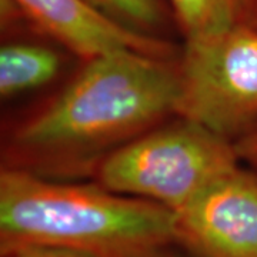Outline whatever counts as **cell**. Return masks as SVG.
Wrapping results in <instances>:
<instances>
[{"mask_svg":"<svg viewBox=\"0 0 257 257\" xmlns=\"http://www.w3.org/2000/svg\"><path fill=\"white\" fill-rule=\"evenodd\" d=\"M35 28L82 62L120 50H136L175 59L165 39L143 36L121 28L84 0H13Z\"/></svg>","mask_w":257,"mask_h":257,"instance_id":"6","label":"cell"},{"mask_svg":"<svg viewBox=\"0 0 257 257\" xmlns=\"http://www.w3.org/2000/svg\"><path fill=\"white\" fill-rule=\"evenodd\" d=\"M241 165H244L257 176V124L244 136L234 142Z\"/></svg>","mask_w":257,"mask_h":257,"instance_id":"10","label":"cell"},{"mask_svg":"<svg viewBox=\"0 0 257 257\" xmlns=\"http://www.w3.org/2000/svg\"><path fill=\"white\" fill-rule=\"evenodd\" d=\"M64 67V57L55 47L10 40L0 47V96L9 100L36 92L53 83Z\"/></svg>","mask_w":257,"mask_h":257,"instance_id":"7","label":"cell"},{"mask_svg":"<svg viewBox=\"0 0 257 257\" xmlns=\"http://www.w3.org/2000/svg\"><path fill=\"white\" fill-rule=\"evenodd\" d=\"M184 40L209 36L236 23L237 0H170Z\"/></svg>","mask_w":257,"mask_h":257,"instance_id":"8","label":"cell"},{"mask_svg":"<svg viewBox=\"0 0 257 257\" xmlns=\"http://www.w3.org/2000/svg\"><path fill=\"white\" fill-rule=\"evenodd\" d=\"M177 116L237 142L257 124V30L234 23L184 40Z\"/></svg>","mask_w":257,"mask_h":257,"instance_id":"4","label":"cell"},{"mask_svg":"<svg viewBox=\"0 0 257 257\" xmlns=\"http://www.w3.org/2000/svg\"><path fill=\"white\" fill-rule=\"evenodd\" d=\"M84 2L121 28L143 36L157 37L156 33L165 22V10L162 0H84Z\"/></svg>","mask_w":257,"mask_h":257,"instance_id":"9","label":"cell"},{"mask_svg":"<svg viewBox=\"0 0 257 257\" xmlns=\"http://www.w3.org/2000/svg\"><path fill=\"white\" fill-rule=\"evenodd\" d=\"M173 216L176 246L192 257H257V176L241 163Z\"/></svg>","mask_w":257,"mask_h":257,"instance_id":"5","label":"cell"},{"mask_svg":"<svg viewBox=\"0 0 257 257\" xmlns=\"http://www.w3.org/2000/svg\"><path fill=\"white\" fill-rule=\"evenodd\" d=\"M2 257H92L80 251H74L69 248L47 247V246H29L12 250L8 253H2Z\"/></svg>","mask_w":257,"mask_h":257,"instance_id":"11","label":"cell"},{"mask_svg":"<svg viewBox=\"0 0 257 257\" xmlns=\"http://www.w3.org/2000/svg\"><path fill=\"white\" fill-rule=\"evenodd\" d=\"M177 60L120 50L83 62L2 140V167L52 180H92L120 147L177 116Z\"/></svg>","mask_w":257,"mask_h":257,"instance_id":"1","label":"cell"},{"mask_svg":"<svg viewBox=\"0 0 257 257\" xmlns=\"http://www.w3.org/2000/svg\"><path fill=\"white\" fill-rule=\"evenodd\" d=\"M236 23L257 30V0H237Z\"/></svg>","mask_w":257,"mask_h":257,"instance_id":"12","label":"cell"},{"mask_svg":"<svg viewBox=\"0 0 257 257\" xmlns=\"http://www.w3.org/2000/svg\"><path fill=\"white\" fill-rule=\"evenodd\" d=\"M240 163L234 143L173 116L116 150L92 180L176 211Z\"/></svg>","mask_w":257,"mask_h":257,"instance_id":"3","label":"cell"},{"mask_svg":"<svg viewBox=\"0 0 257 257\" xmlns=\"http://www.w3.org/2000/svg\"><path fill=\"white\" fill-rule=\"evenodd\" d=\"M159 257H182V256H177V254H175L172 250H169V251H166V253H163L162 256H159ZM187 257H189V254H187ZM192 257V256H190Z\"/></svg>","mask_w":257,"mask_h":257,"instance_id":"13","label":"cell"},{"mask_svg":"<svg viewBox=\"0 0 257 257\" xmlns=\"http://www.w3.org/2000/svg\"><path fill=\"white\" fill-rule=\"evenodd\" d=\"M29 246L92 257H159L176 246L173 211L96 182L0 170V254Z\"/></svg>","mask_w":257,"mask_h":257,"instance_id":"2","label":"cell"}]
</instances>
